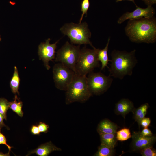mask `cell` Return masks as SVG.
Returning <instances> with one entry per match:
<instances>
[{
    "label": "cell",
    "mask_w": 156,
    "mask_h": 156,
    "mask_svg": "<svg viewBox=\"0 0 156 156\" xmlns=\"http://www.w3.org/2000/svg\"><path fill=\"white\" fill-rule=\"evenodd\" d=\"M143 156H156V150L153 146L144 148L140 151Z\"/></svg>",
    "instance_id": "24"
},
{
    "label": "cell",
    "mask_w": 156,
    "mask_h": 156,
    "mask_svg": "<svg viewBox=\"0 0 156 156\" xmlns=\"http://www.w3.org/2000/svg\"><path fill=\"white\" fill-rule=\"evenodd\" d=\"M123 0H127V1H132V2H133L135 4V5H136L135 3V2L134 0H118L116 2H118V1H123Z\"/></svg>",
    "instance_id": "33"
},
{
    "label": "cell",
    "mask_w": 156,
    "mask_h": 156,
    "mask_svg": "<svg viewBox=\"0 0 156 156\" xmlns=\"http://www.w3.org/2000/svg\"><path fill=\"white\" fill-rule=\"evenodd\" d=\"M110 40V38H108L106 45L103 49H97V58L101 64V70L104 69L106 67L108 68H109L107 65L108 64V62L110 61V60L108 58V51Z\"/></svg>",
    "instance_id": "15"
},
{
    "label": "cell",
    "mask_w": 156,
    "mask_h": 156,
    "mask_svg": "<svg viewBox=\"0 0 156 156\" xmlns=\"http://www.w3.org/2000/svg\"><path fill=\"white\" fill-rule=\"evenodd\" d=\"M62 149L54 145L51 141L42 144L37 148L30 151L26 156L35 153L38 156H48L55 151H61Z\"/></svg>",
    "instance_id": "13"
},
{
    "label": "cell",
    "mask_w": 156,
    "mask_h": 156,
    "mask_svg": "<svg viewBox=\"0 0 156 156\" xmlns=\"http://www.w3.org/2000/svg\"><path fill=\"white\" fill-rule=\"evenodd\" d=\"M9 108V102L5 98H0V113L4 117V119L7 120V112Z\"/></svg>",
    "instance_id": "22"
},
{
    "label": "cell",
    "mask_w": 156,
    "mask_h": 156,
    "mask_svg": "<svg viewBox=\"0 0 156 156\" xmlns=\"http://www.w3.org/2000/svg\"><path fill=\"white\" fill-rule=\"evenodd\" d=\"M0 144H4L8 147L9 150L11 151L12 147L8 144L5 136L0 132Z\"/></svg>",
    "instance_id": "27"
},
{
    "label": "cell",
    "mask_w": 156,
    "mask_h": 156,
    "mask_svg": "<svg viewBox=\"0 0 156 156\" xmlns=\"http://www.w3.org/2000/svg\"><path fill=\"white\" fill-rule=\"evenodd\" d=\"M86 76L88 89L92 95H99L106 92L110 87L113 79L110 75L106 76L98 72L90 73Z\"/></svg>",
    "instance_id": "7"
},
{
    "label": "cell",
    "mask_w": 156,
    "mask_h": 156,
    "mask_svg": "<svg viewBox=\"0 0 156 156\" xmlns=\"http://www.w3.org/2000/svg\"><path fill=\"white\" fill-rule=\"evenodd\" d=\"M30 132L34 135H39L40 133L38 126L36 125H32L30 129Z\"/></svg>",
    "instance_id": "29"
},
{
    "label": "cell",
    "mask_w": 156,
    "mask_h": 156,
    "mask_svg": "<svg viewBox=\"0 0 156 156\" xmlns=\"http://www.w3.org/2000/svg\"><path fill=\"white\" fill-rule=\"evenodd\" d=\"M65 91V103L66 104L75 102L84 103L92 95L87 85L86 76L80 75L76 73Z\"/></svg>",
    "instance_id": "3"
},
{
    "label": "cell",
    "mask_w": 156,
    "mask_h": 156,
    "mask_svg": "<svg viewBox=\"0 0 156 156\" xmlns=\"http://www.w3.org/2000/svg\"><path fill=\"white\" fill-rule=\"evenodd\" d=\"M149 107L148 103H146L142 104L138 108H135L132 112L134 114V118L138 123L139 128L140 126V121L145 117Z\"/></svg>",
    "instance_id": "17"
},
{
    "label": "cell",
    "mask_w": 156,
    "mask_h": 156,
    "mask_svg": "<svg viewBox=\"0 0 156 156\" xmlns=\"http://www.w3.org/2000/svg\"><path fill=\"white\" fill-rule=\"evenodd\" d=\"M148 6H152L156 3V0H142Z\"/></svg>",
    "instance_id": "31"
},
{
    "label": "cell",
    "mask_w": 156,
    "mask_h": 156,
    "mask_svg": "<svg viewBox=\"0 0 156 156\" xmlns=\"http://www.w3.org/2000/svg\"><path fill=\"white\" fill-rule=\"evenodd\" d=\"M4 117L2 114L0 113V132L1 131L2 128L3 127H5L8 130L9 129V128L4 123Z\"/></svg>",
    "instance_id": "30"
},
{
    "label": "cell",
    "mask_w": 156,
    "mask_h": 156,
    "mask_svg": "<svg viewBox=\"0 0 156 156\" xmlns=\"http://www.w3.org/2000/svg\"><path fill=\"white\" fill-rule=\"evenodd\" d=\"M81 49L79 45L75 46L67 41L57 52L55 61L62 63L75 72Z\"/></svg>",
    "instance_id": "6"
},
{
    "label": "cell",
    "mask_w": 156,
    "mask_h": 156,
    "mask_svg": "<svg viewBox=\"0 0 156 156\" xmlns=\"http://www.w3.org/2000/svg\"><path fill=\"white\" fill-rule=\"evenodd\" d=\"M135 109L133 102L127 98H123L115 105V112L117 115H120L124 118L127 114L133 112Z\"/></svg>",
    "instance_id": "12"
},
{
    "label": "cell",
    "mask_w": 156,
    "mask_h": 156,
    "mask_svg": "<svg viewBox=\"0 0 156 156\" xmlns=\"http://www.w3.org/2000/svg\"><path fill=\"white\" fill-rule=\"evenodd\" d=\"M115 152L114 148H111L101 144L94 156H112L114 155Z\"/></svg>",
    "instance_id": "20"
},
{
    "label": "cell",
    "mask_w": 156,
    "mask_h": 156,
    "mask_svg": "<svg viewBox=\"0 0 156 156\" xmlns=\"http://www.w3.org/2000/svg\"><path fill=\"white\" fill-rule=\"evenodd\" d=\"M99 135L101 144L111 148H114L117 141L116 134L101 133Z\"/></svg>",
    "instance_id": "16"
},
{
    "label": "cell",
    "mask_w": 156,
    "mask_h": 156,
    "mask_svg": "<svg viewBox=\"0 0 156 156\" xmlns=\"http://www.w3.org/2000/svg\"><path fill=\"white\" fill-rule=\"evenodd\" d=\"M50 39L48 38L45 42L41 43L38 46V54L40 60H42L44 65L47 70L50 67L49 65V61H52L55 58V50L58 41L55 43L51 44L50 43Z\"/></svg>",
    "instance_id": "9"
},
{
    "label": "cell",
    "mask_w": 156,
    "mask_h": 156,
    "mask_svg": "<svg viewBox=\"0 0 156 156\" xmlns=\"http://www.w3.org/2000/svg\"><path fill=\"white\" fill-rule=\"evenodd\" d=\"M40 133H46L48 132L49 126L45 123L40 122L38 125Z\"/></svg>",
    "instance_id": "25"
},
{
    "label": "cell",
    "mask_w": 156,
    "mask_h": 156,
    "mask_svg": "<svg viewBox=\"0 0 156 156\" xmlns=\"http://www.w3.org/2000/svg\"><path fill=\"white\" fill-rule=\"evenodd\" d=\"M22 106V102L18 99L16 95L14 101L9 102V108L21 117H22L23 115Z\"/></svg>",
    "instance_id": "19"
},
{
    "label": "cell",
    "mask_w": 156,
    "mask_h": 156,
    "mask_svg": "<svg viewBox=\"0 0 156 156\" xmlns=\"http://www.w3.org/2000/svg\"><path fill=\"white\" fill-rule=\"evenodd\" d=\"M61 31L67 36L72 44L79 45L88 44L92 47V45L89 38L91 34L86 22L75 24L73 22L66 23L60 29Z\"/></svg>",
    "instance_id": "4"
},
{
    "label": "cell",
    "mask_w": 156,
    "mask_h": 156,
    "mask_svg": "<svg viewBox=\"0 0 156 156\" xmlns=\"http://www.w3.org/2000/svg\"><path fill=\"white\" fill-rule=\"evenodd\" d=\"M116 135L117 141H120L126 140L132 137L129 129L125 127L117 131Z\"/></svg>",
    "instance_id": "21"
},
{
    "label": "cell",
    "mask_w": 156,
    "mask_h": 156,
    "mask_svg": "<svg viewBox=\"0 0 156 156\" xmlns=\"http://www.w3.org/2000/svg\"><path fill=\"white\" fill-rule=\"evenodd\" d=\"M118 0H117L116 1H118Z\"/></svg>",
    "instance_id": "34"
},
{
    "label": "cell",
    "mask_w": 156,
    "mask_h": 156,
    "mask_svg": "<svg viewBox=\"0 0 156 156\" xmlns=\"http://www.w3.org/2000/svg\"><path fill=\"white\" fill-rule=\"evenodd\" d=\"M0 40H1V38H0Z\"/></svg>",
    "instance_id": "35"
},
{
    "label": "cell",
    "mask_w": 156,
    "mask_h": 156,
    "mask_svg": "<svg viewBox=\"0 0 156 156\" xmlns=\"http://www.w3.org/2000/svg\"><path fill=\"white\" fill-rule=\"evenodd\" d=\"M20 81L18 70L17 67L15 66L14 73L10 82V85L12 92L16 95L17 93L19 94L18 89Z\"/></svg>",
    "instance_id": "18"
},
{
    "label": "cell",
    "mask_w": 156,
    "mask_h": 156,
    "mask_svg": "<svg viewBox=\"0 0 156 156\" xmlns=\"http://www.w3.org/2000/svg\"><path fill=\"white\" fill-rule=\"evenodd\" d=\"M151 120L149 118L144 117L141 121L140 125L144 128H147L150 125Z\"/></svg>",
    "instance_id": "26"
},
{
    "label": "cell",
    "mask_w": 156,
    "mask_h": 156,
    "mask_svg": "<svg viewBox=\"0 0 156 156\" xmlns=\"http://www.w3.org/2000/svg\"><path fill=\"white\" fill-rule=\"evenodd\" d=\"M136 50L128 52L114 50L111 53V63L109 71L111 77L122 79L126 75L131 76L137 60Z\"/></svg>",
    "instance_id": "2"
},
{
    "label": "cell",
    "mask_w": 156,
    "mask_h": 156,
    "mask_svg": "<svg viewBox=\"0 0 156 156\" xmlns=\"http://www.w3.org/2000/svg\"><path fill=\"white\" fill-rule=\"evenodd\" d=\"M90 6L89 0H82L81 3V11L82 12L81 16L79 20V23H81L85 14L86 16L88 10Z\"/></svg>",
    "instance_id": "23"
},
{
    "label": "cell",
    "mask_w": 156,
    "mask_h": 156,
    "mask_svg": "<svg viewBox=\"0 0 156 156\" xmlns=\"http://www.w3.org/2000/svg\"><path fill=\"white\" fill-rule=\"evenodd\" d=\"M131 146L133 151H140L148 146H153L156 140L155 135L145 136L142 135L140 131H134L132 135Z\"/></svg>",
    "instance_id": "11"
},
{
    "label": "cell",
    "mask_w": 156,
    "mask_h": 156,
    "mask_svg": "<svg viewBox=\"0 0 156 156\" xmlns=\"http://www.w3.org/2000/svg\"><path fill=\"white\" fill-rule=\"evenodd\" d=\"M53 72L56 87L60 90L66 91L71 82L75 72L61 63L55 64Z\"/></svg>",
    "instance_id": "8"
},
{
    "label": "cell",
    "mask_w": 156,
    "mask_h": 156,
    "mask_svg": "<svg viewBox=\"0 0 156 156\" xmlns=\"http://www.w3.org/2000/svg\"><path fill=\"white\" fill-rule=\"evenodd\" d=\"M10 151H9L8 153L6 154H3L2 152H0V156H10Z\"/></svg>",
    "instance_id": "32"
},
{
    "label": "cell",
    "mask_w": 156,
    "mask_h": 156,
    "mask_svg": "<svg viewBox=\"0 0 156 156\" xmlns=\"http://www.w3.org/2000/svg\"><path fill=\"white\" fill-rule=\"evenodd\" d=\"M136 8L131 12L124 13L118 19L117 22L121 24L127 20H131L142 18H149L154 17L155 14L154 9L152 6H148L145 8L136 6Z\"/></svg>",
    "instance_id": "10"
},
{
    "label": "cell",
    "mask_w": 156,
    "mask_h": 156,
    "mask_svg": "<svg viewBox=\"0 0 156 156\" xmlns=\"http://www.w3.org/2000/svg\"><path fill=\"white\" fill-rule=\"evenodd\" d=\"M97 54V49H93L83 47L81 49L79 56L76 64L75 73L81 76H86L94 69L100 66Z\"/></svg>",
    "instance_id": "5"
},
{
    "label": "cell",
    "mask_w": 156,
    "mask_h": 156,
    "mask_svg": "<svg viewBox=\"0 0 156 156\" xmlns=\"http://www.w3.org/2000/svg\"><path fill=\"white\" fill-rule=\"evenodd\" d=\"M118 125L107 119H104L98 124L97 130L99 134L101 133L116 134Z\"/></svg>",
    "instance_id": "14"
},
{
    "label": "cell",
    "mask_w": 156,
    "mask_h": 156,
    "mask_svg": "<svg viewBox=\"0 0 156 156\" xmlns=\"http://www.w3.org/2000/svg\"><path fill=\"white\" fill-rule=\"evenodd\" d=\"M125 32L131 42L153 43L156 40V20L154 17L129 20Z\"/></svg>",
    "instance_id": "1"
},
{
    "label": "cell",
    "mask_w": 156,
    "mask_h": 156,
    "mask_svg": "<svg viewBox=\"0 0 156 156\" xmlns=\"http://www.w3.org/2000/svg\"><path fill=\"white\" fill-rule=\"evenodd\" d=\"M141 134L145 136H150L153 135L151 131L147 128H144L140 132Z\"/></svg>",
    "instance_id": "28"
}]
</instances>
